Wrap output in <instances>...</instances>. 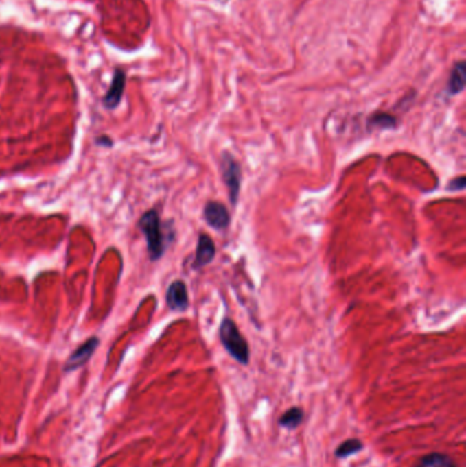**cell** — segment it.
Wrapping results in <instances>:
<instances>
[{
    "label": "cell",
    "mask_w": 466,
    "mask_h": 467,
    "mask_svg": "<svg viewBox=\"0 0 466 467\" xmlns=\"http://www.w3.org/2000/svg\"><path fill=\"white\" fill-rule=\"evenodd\" d=\"M139 228L144 234L147 239V249L150 259L152 261H157L163 257L165 252V237L163 232L161 220L159 212L156 209L147 211L139 220Z\"/></svg>",
    "instance_id": "1"
},
{
    "label": "cell",
    "mask_w": 466,
    "mask_h": 467,
    "mask_svg": "<svg viewBox=\"0 0 466 467\" xmlns=\"http://www.w3.org/2000/svg\"><path fill=\"white\" fill-rule=\"evenodd\" d=\"M167 307L174 311H185L189 308V294L185 282L174 280L165 293Z\"/></svg>",
    "instance_id": "7"
},
{
    "label": "cell",
    "mask_w": 466,
    "mask_h": 467,
    "mask_svg": "<svg viewBox=\"0 0 466 467\" xmlns=\"http://www.w3.org/2000/svg\"><path fill=\"white\" fill-rule=\"evenodd\" d=\"M362 450H364L362 442L360 439L351 438V439H347L338 446V448L335 450V457L342 459V458H347L350 455H354V454H357Z\"/></svg>",
    "instance_id": "12"
},
{
    "label": "cell",
    "mask_w": 466,
    "mask_h": 467,
    "mask_svg": "<svg viewBox=\"0 0 466 467\" xmlns=\"http://www.w3.org/2000/svg\"><path fill=\"white\" fill-rule=\"evenodd\" d=\"M368 126L376 129H394L397 128V119L390 114L377 112L369 118Z\"/></svg>",
    "instance_id": "13"
},
{
    "label": "cell",
    "mask_w": 466,
    "mask_h": 467,
    "mask_svg": "<svg viewBox=\"0 0 466 467\" xmlns=\"http://www.w3.org/2000/svg\"><path fill=\"white\" fill-rule=\"evenodd\" d=\"M99 337L92 336L89 337L86 342H84L80 347H77L71 355L69 357V359L66 361L65 365V372H73L81 366H84L93 355V352L96 351V348L99 347Z\"/></svg>",
    "instance_id": "5"
},
{
    "label": "cell",
    "mask_w": 466,
    "mask_h": 467,
    "mask_svg": "<svg viewBox=\"0 0 466 467\" xmlns=\"http://www.w3.org/2000/svg\"><path fill=\"white\" fill-rule=\"evenodd\" d=\"M219 337L226 351L241 365H248L251 361V348L246 339L240 332L238 326L230 317H224L220 328Z\"/></svg>",
    "instance_id": "2"
},
{
    "label": "cell",
    "mask_w": 466,
    "mask_h": 467,
    "mask_svg": "<svg viewBox=\"0 0 466 467\" xmlns=\"http://www.w3.org/2000/svg\"><path fill=\"white\" fill-rule=\"evenodd\" d=\"M304 421V410L299 406H294V407H290L288 409L281 417H279V427L281 428H285V429H297Z\"/></svg>",
    "instance_id": "10"
},
{
    "label": "cell",
    "mask_w": 466,
    "mask_h": 467,
    "mask_svg": "<svg viewBox=\"0 0 466 467\" xmlns=\"http://www.w3.org/2000/svg\"><path fill=\"white\" fill-rule=\"evenodd\" d=\"M216 254V248L212 241V238L207 234H200L198 242H197V249H196V256L194 261L191 264L193 270H200L208 264H211L215 259Z\"/></svg>",
    "instance_id": "8"
},
{
    "label": "cell",
    "mask_w": 466,
    "mask_h": 467,
    "mask_svg": "<svg viewBox=\"0 0 466 467\" xmlns=\"http://www.w3.org/2000/svg\"><path fill=\"white\" fill-rule=\"evenodd\" d=\"M126 88V73L122 69H115L111 85L103 97V106L107 110H115L124 97Z\"/></svg>",
    "instance_id": "6"
},
{
    "label": "cell",
    "mask_w": 466,
    "mask_h": 467,
    "mask_svg": "<svg viewBox=\"0 0 466 467\" xmlns=\"http://www.w3.org/2000/svg\"><path fill=\"white\" fill-rule=\"evenodd\" d=\"M96 143L100 145V147H107V148H110V147H113V140L111 139H108L107 136H102L100 139H97L96 140Z\"/></svg>",
    "instance_id": "15"
},
{
    "label": "cell",
    "mask_w": 466,
    "mask_h": 467,
    "mask_svg": "<svg viewBox=\"0 0 466 467\" xmlns=\"http://www.w3.org/2000/svg\"><path fill=\"white\" fill-rule=\"evenodd\" d=\"M465 88V64L461 62L456 64L449 81V92L452 95H458Z\"/></svg>",
    "instance_id": "11"
},
{
    "label": "cell",
    "mask_w": 466,
    "mask_h": 467,
    "mask_svg": "<svg viewBox=\"0 0 466 467\" xmlns=\"http://www.w3.org/2000/svg\"><path fill=\"white\" fill-rule=\"evenodd\" d=\"M464 189H465V176L456 178V179H453L449 183V190H452V191H454V190H464Z\"/></svg>",
    "instance_id": "14"
},
{
    "label": "cell",
    "mask_w": 466,
    "mask_h": 467,
    "mask_svg": "<svg viewBox=\"0 0 466 467\" xmlns=\"http://www.w3.org/2000/svg\"><path fill=\"white\" fill-rule=\"evenodd\" d=\"M415 467H458L456 461L443 453H431L421 457Z\"/></svg>",
    "instance_id": "9"
},
{
    "label": "cell",
    "mask_w": 466,
    "mask_h": 467,
    "mask_svg": "<svg viewBox=\"0 0 466 467\" xmlns=\"http://www.w3.org/2000/svg\"><path fill=\"white\" fill-rule=\"evenodd\" d=\"M204 220L216 231H224L229 228L231 216L226 205L219 201H208L204 205Z\"/></svg>",
    "instance_id": "4"
},
{
    "label": "cell",
    "mask_w": 466,
    "mask_h": 467,
    "mask_svg": "<svg viewBox=\"0 0 466 467\" xmlns=\"http://www.w3.org/2000/svg\"><path fill=\"white\" fill-rule=\"evenodd\" d=\"M220 171H222L223 182L229 190L230 202L231 205L235 206L240 198V190H241V183H242L241 165L231 154L223 152L222 161H220Z\"/></svg>",
    "instance_id": "3"
}]
</instances>
